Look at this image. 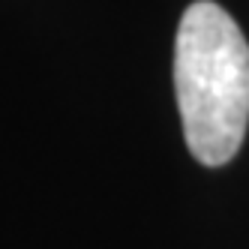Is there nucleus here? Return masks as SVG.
Returning a JSON list of instances; mask_svg holds the SVG:
<instances>
[{"instance_id":"nucleus-1","label":"nucleus","mask_w":249,"mask_h":249,"mask_svg":"<svg viewBox=\"0 0 249 249\" xmlns=\"http://www.w3.org/2000/svg\"><path fill=\"white\" fill-rule=\"evenodd\" d=\"M174 90L189 153L207 168L231 162L249 126V42L213 0H195L180 18Z\"/></svg>"}]
</instances>
